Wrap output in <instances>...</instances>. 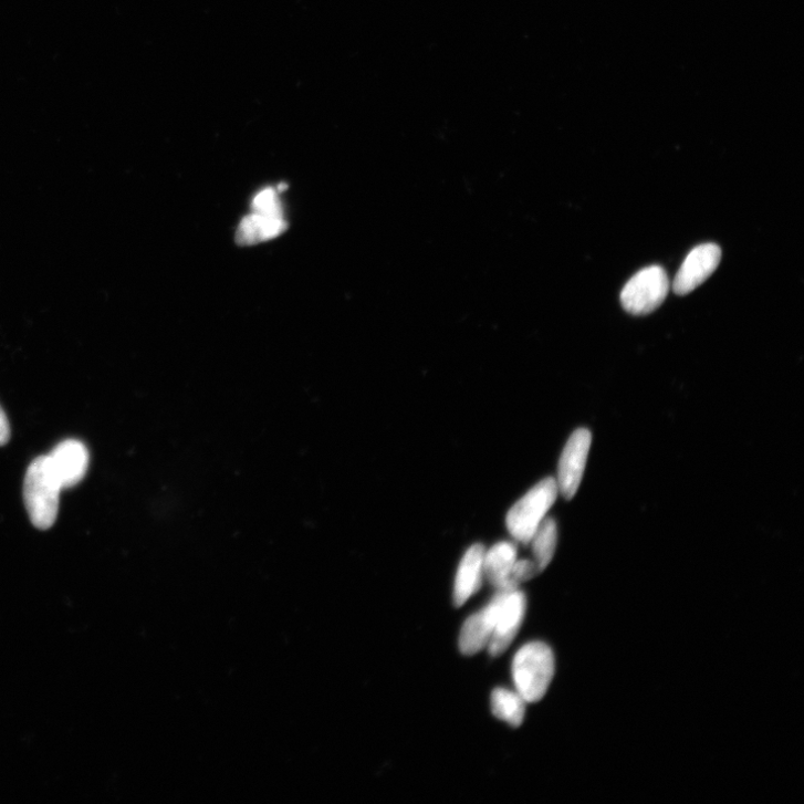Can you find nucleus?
I'll return each instance as SVG.
<instances>
[{
  "label": "nucleus",
  "mask_w": 804,
  "mask_h": 804,
  "mask_svg": "<svg viewBox=\"0 0 804 804\" xmlns=\"http://www.w3.org/2000/svg\"><path fill=\"white\" fill-rule=\"evenodd\" d=\"M722 259L720 247L702 244L687 255L679 268L672 290L677 295H687L702 285L718 269Z\"/></svg>",
  "instance_id": "obj_7"
},
{
  "label": "nucleus",
  "mask_w": 804,
  "mask_h": 804,
  "mask_svg": "<svg viewBox=\"0 0 804 804\" xmlns=\"http://www.w3.org/2000/svg\"><path fill=\"white\" fill-rule=\"evenodd\" d=\"M48 457L62 489L75 487L87 472L90 455L85 445L80 440L67 439L62 441Z\"/></svg>",
  "instance_id": "obj_8"
},
{
  "label": "nucleus",
  "mask_w": 804,
  "mask_h": 804,
  "mask_svg": "<svg viewBox=\"0 0 804 804\" xmlns=\"http://www.w3.org/2000/svg\"><path fill=\"white\" fill-rule=\"evenodd\" d=\"M493 634V619L489 607L471 616L459 635V649L467 656H473L488 648Z\"/></svg>",
  "instance_id": "obj_12"
},
{
  "label": "nucleus",
  "mask_w": 804,
  "mask_h": 804,
  "mask_svg": "<svg viewBox=\"0 0 804 804\" xmlns=\"http://www.w3.org/2000/svg\"><path fill=\"white\" fill-rule=\"evenodd\" d=\"M288 229L284 215H268L253 211L246 216L238 229L237 243L252 247L269 242L282 236Z\"/></svg>",
  "instance_id": "obj_10"
},
{
  "label": "nucleus",
  "mask_w": 804,
  "mask_h": 804,
  "mask_svg": "<svg viewBox=\"0 0 804 804\" xmlns=\"http://www.w3.org/2000/svg\"><path fill=\"white\" fill-rule=\"evenodd\" d=\"M593 436L586 428L574 431L568 438L558 462L557 489L566 500L577 494L587 466Z\"/></svg>",
  "instance_id": "obj_6"
},
{
  "label": "nucleus",
  "mask_w": 804,
  "mask_h": 804,
  "mask_svg": "<svg viewBox=\"0 0 804 804\" xmlns=\"http://www.w3.org/2000/svg\"><path fill=\"white\" fill-rule=\"evenodd\" d=\"M493 714L513 728L522 725L525 717V701L518 692L497 688L492 693Z\"/></svg>",
  "instance_id": "obj_14"
},
{
  "label": "nucleus",
  "mask_w": 804,
  "mask_h": 804,
  "mask_svg": "<svg viewBox=\"0 0 804 804\" xmlns=\"http://www.w3.org/2000/svg\"><path fill=\"white\" fill-rule=\"evenodd\" d=\"M11 437V428L8 416L0 407V446L7 445Z\"/></svg>",
  "instance_id": "obj_17"
},
{
  "label": "nucleus",
  "mask_w": 804,
  "mask_h": 804,
  "mask_svg": "<svg viewBox=\"0 0 804 804\" xmlns=\"http://www.w3.org/2000/svg\"><path fill=\"white\" fill-rule=\"evenodd\" d=\"M557 544V526L552 518H545L535 531L529 545L532 546L533 561L540 572L551 563Z\"/></svg>",
  "instance_id": "obj_13"
},
{
  "label": "nucleus",
  "mask_w": 804,
  "mask_h": 804,
  "mask_svg": "<svg viewBox=\"0 0 804 804\" xmlns=\"http://www.w3.org/2000/svg\"><path fill=\"white\" fill-rule=\"evenodd\" d=\"M554 674V654L544 643H529L514 656L512 664L514 685L516 692L526 703H536L545 697Z\"/></svg>",
  "instance_id": "obj_1"
},
{
  "label": "nucleus",
  "mask_w": 804,
  "mask_h": 804,
  "mask_svg": "<svg viewBox=\"0 0 804 804\" xmlns=\"http://www.w3.org/2000/svg\"><path fill=\"white\" fill-rule=\"evenodd\" d=\"M252 209L260 213L284 215L279 191L274 188L261 190L252 201Z\"/></svg>",
  "instance_id": "obj_15"
},
{
  "label": "nucleus",
  "mask_w": 804,
  "mask_h": 804,
  "mask_svg": "<svg viewBox=\"0 0 804 804\" xmlns=\"http://www.w3.org/2000/svg\"><path fill=\"white\" fill-rule=\"evenodd\" d=\"M485 551L483 544H474L459 563L452 597L456 607L466 605L481 589L484 579Z\"/></svg>",
  "instance_id": "obj_9"
},
{
  "label": "nucleus",
  "mask_w": 804,
  "mask_h": 804,
  "mask_svg": "<svg viewBox=\"0 0 804 804\" xmlns=\"http://www.w3.org/2000/svg\"><path fill=\"white\" fill-rule=\"evenodd\" d=\"M518 561V549L511 542L493 545L484 555V577L498 591L519 589L512 582V571Z\"/></svg>",
  "instance_id": "obj_11"
},
{
  "label": "nucleus",
  "mask_w": 804,
  "mask_h": 804,
  "mask_svg": "<svg viewBox=\"0 0 804 804\" xmlns=\"http://www.w3.org/2000/svg\"><path fill=\"white\" fill-rule=\"evenodd\" d=\"M62 490L48 455L34 459L24 482L25 505L34 526L48 530L55 523Z\"/></svg>",
  "instance_id": "obj_2"
},
{
  "label": "nucleus",
  "mask_w": 804,
  "mask_h": 804,
  "mask_svg": "<svg viewBox=\"0 0 804 804\" xmlns=\"http://www.w3.org/2000/svg\"><path fill=\"white\" fill-rule=\"evenodd\" d=\"M493 619V634L488 649L491 656L505 652L516 637L526 613V598L522 592L499 591L488 605Z\"/></svg>",
  "instance_id": "obj_4"
},
{
  "label": "nucleus",
  "mask_w": 804,
  "mask_h": 804,
  "mask_svg": "<svg viewBox=\"0 0 804 804\" xmlns=\"http://www.w3.org/2000/svg\"><path fill=\"white\" fill-rule=\"evenodd\" d=\"M541 573L533 560H519L512 571V582L519 588L522 583L529 582Z\"/></svg>",
  "instance_id": "obj_16"
},
{
  "label": "nucleus",
  "mask_w": 804,
  "mask_h": 804,
  "mask_svg": "<svg viewBox=\"0 0 804 804\" xmlns=\"http://www.w3.org/2000/svg\"><path fill=\"white\" fill-rule=\"evenodd\" d=\"M557 494L556 480L546 478L512 507L507 516V526L515 541L529 545L539 525L555 503Z\"/></svg>",
  "instance_id": "obj_3"
},
{
  "label": "nucleus",
  "mask_w": 804,
  "mask_h": 804,
  "mask_svg": "<svg viewBox=\"0 0 804 804\" xmlns=\"http://www.w3.org/2000/svg\"><path fill=\"white\" fill-rule=\"evenodd\" d=\"M670 283L661 267L652 265L639 271L625 285L620 301L634 315H646L657 310L669 292Z\"/></svg>",
  "instance_id": "obj_5"
}]
</instances>
